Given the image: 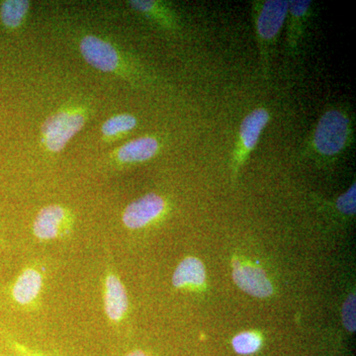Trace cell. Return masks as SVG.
<instances>
[{"label": "cell", "mask_w": 356, "mask_h": 356, "mask_svg": "<svg viewBox=\"0 0 356 356\" xmlns=\"http://www.w3.org/2000/svg\"><path fill=\"white\" fill-rule=\"evenodd\" d=\"M343 325L348 331L355 332V294H350L346 300L343 307Z\"/></svg>", "instance_id": "cell-19"}, {"label": "cell", "mask_w": 356, "mask_h": 356, "mask_svg": "<svg viewBox=\"0 0 356 356\" xmlns=\"http://www.w3.org/2000/svg\"><path fill=\"white\" fill-rule=\"evenodd\" d=\"M81 55L89 65L102 72H113L119 67V55L111 44L95 36L84 37L81 42Z\"/></svg>", "instance_id": "cell-9"}, {"label": "cell", "mask_w": 356, "mask_h": 356, "mask_svg": "<svg viewBox=\"0 0 356 356\" xmlns=\"http://www.w3.org/2000/svg\"><path fill=\"white\" fill-rule=\"evenodd\" d=\"M86 118L83 114L60 112L47 119L42 126L44 144L49 151H62L69 140L83 127Z\"/></svg>", "instance_id": "cell-4"}, {"label": "cell", "mask_w": 356, "mask_h": 356, "mask_svg": "<svg viewBox=\"0 0 356 356\" xmlns=\"http://www.w3.org/2000/svg\"><path fill=\"white\" fill-rule=\"evenodd\" d=\"M252 7L262 70L267 76L274 47L286 23L289 0H257L252 2Z\"/></svg>", "instance_id": "cell-2"}, {"label": "cell", "mask_w": 356, "mask_h": 356, "mask_svg": "<svg viewBox=\"0 0 356 356\" xmlns=\"http://www.w3.org/2000/svg\"><path fill=\"white\" fill-rule=\"evenodd\" d=\"M166 208L165 199L156 193H149L129 204L122 214L126 228H145L163 214Z\"/></svg>", "instance_id": "cell-6"}, {"label": "cell", "mask_w": 356, "mask_h": 356, "mask_svg": "<svg viewBox=\"0 0 356 356\" xmlns=\"http://www.w3.org/2000/svg\"><path fill=\"white\" fill-rule=\"evenodd\" d=\"M6 343L13 348L14 353H17L19 356H46L43 353L36 350H32L29 346L18 343L10 337H7Z\"/></svg>", "instance_id": "cell-20"}, {"label": "cell", "mask_w": 356, "mask_h": 356, "mask_svg": "<svg viewBox=\"0 0 356 356\" xmlns=\"http://www.w3.org/2000/svg\"><path fill=\"white\" fill-rule=\"evenodd\" d=\"M103 304L106 317L117 324L124 320L128 313L127 290L115 271L107 273L103 281Z\"/></svg>", "instance_id": "cell-8"}, {"label": "cell", "mask_w": 356, "mask_h": 356, "mask_svg": "<svg viewBox=\"0 0 356 356\" xmlns=\"http://www.w3.org/2000/svg\"><path fill=\"white\" fill-rule=\"evenodd\" d=\"M2 243H3V240H2L1 236H0V252H1Z\"/></svg>", "instance_id": "cell-22"}, {"label": "cell", "mask_w": 356, "mask_h": 356, "mask_svg": "<svg viewBox=\"0 0 356 356\" xmlns=\"http://www.w3.org/2000/svg\"><path fill=\"white\" fill-rule=\"evenodd\" d=\"M233 266L234 281L243 291L257 298H266L273 294V285L261 268L243 266L238 261H234Z\"/></svg>", "instance_id": "cell-10"}, {"label": "cell", "mask_w": 356, "mask_h": 356, "mask_svg": "<svg viewBox=\"0 0 356 356\" xmlns=\"http://www.w3.org/2000/svg\"><path fill=\"white\" fill-rule=\"evenodd\" d=\"M353 117L344 107L325 109L307 142L306 153L320 161H336L355 139Z\"/></svg>", "instance_id": "cell-1"}, {"label": "cell", "mask_w": 356, "mask_h": 356, "mask_svg": "<svg viewBox=\"0 0 356 356\" xmlns=\"http://www.w3.org/2000/svg\"><path fill=\"white\" fill-rule=\"evenodd\" d=\"M159 149V140L147 136L123 145L117 152V158L123 163H144L153 159Z\"/></svg>", "instance_id": "cell-12"}, {"label": "cell", "mask_w": 356, "mask_h": 356, "mask_svg": "<svg viewBox=\"0 0 356 356\" xmlns=\"http://www.w3.org/2000/svg\"><path fill=\"white\" fill-rule=\"evenodd\" d=\"M336 209L344 216H355L356 211V185L355 181L348 188V191L337 197Z\"/></svg>", "instance_id": "cell-18"}, {"label": "cell", "mask_w": 356, "mask_h": 356, "mask_svg": "<svg viewBox=\"0 0 356 356\" xmlns=\"http://www.w3.org/2000/svg\"><path fill=\"white\" fill-rule=\"evenodd\" d=\"M129 3L136 11L153 18L159 24L166 26V27L170 28V29L177 25L173 14L158 1L133 0V1L129 2Z\"/></svg>", "instance_id": "cell-14"}, {"label": "cell", "mask_w": 356, "mask_h": 356, "mask_svg": "<svg viewBox=\"0 0 356 356\" xmlns=\"http://www.w3.org/2000/svg\"><path fill=\"white\" fill-rule=\"evenodd\" d=\"M312 6L313 2L311 0H289L286 17V47L292 55L299 50L307 23L311 17Z\"/></svg>", "instance_id": "cell-11"}, {"label": "cell", "mask_w": 356, "mask_h": 356, "mask_svg": "<svg viewBox=\"0 0 356 356\" xmlns=\"http://www.w3.org/2000/svg\"><path fill=\"white\" fill-rule=\"evenodd\" d=\"M270 119V112L266 107H257L243 119L232 154L234 172H238L247 163L250 154L259 145L262 133L268 126Z\"/></svg>", "instance_id": "cell-3"}, {"label": "cell", "mask_w": 356, "mask_h": 356, "mask_svg": "<svg viewBox=\"0 0 356 356\" xmlns=\"http://www.w3.org/2000/svg\"><path fill=\"white\" fill-rule=\"evenodd\" d=\"M125 356H149L147 355L145 351L140 350H136L131 351V353H127Z\"/></svg>", "instance_id": "cell-21"}, {"label": "cell", "mask_w": 356, "mask_h": 356, "mask_svg": "<svg viewBox=\"0 0 356 356\" xmlns=\"http://www.w3.org/2000/svg\"><path fill=\"white\" fill-rule=\"evenodd\" d=\"M137 124V118L133 115H116L103 124L102 133L105 137H116L122 134L131 132Z\"/></svg>", "instance_id": "cell-16"}, {"label": "cell", "mask_w": 356, "mask_h": 356, "mask_svg": "<svg viewBox=\"0 0 356 356\" xmlns=\"http://www.w3.org/2000/svg\"><path fill=\"white\" fill-rule=\"evenodd\" d=\"M72 217L69 211L60 205L46 206L33 222V235L42 242L65 238L72 232Z\"/></svg>", "instance_id": "cell-5"}, {"label": "cell", "mask_w": 356, "mask_h": 356, "mask_svg": "<svg viewBox=\"0 0 356 356\" xmlns=\"http://www.w3.org/2000/svg\"><path fill=\"white\" fill-rule=\"evenodd\" d=\"M29 1L22 0H7L0 7V18L8 28L19 27L29 10Z\"/></svg>", "instance_id": "cell-15"}, {"label": "cell", "mask_w": 356, "mask_h": 356, "mask_svg": "<svg viewBox=\"0 0 356 356\" xmlns=\"http://www.w3.org/2000/svg\"><path fill=\"white\" fill-rule=\"evenodd\" d=\"M44 286V275L36 267H25L9 287V297L20 308H31L38 301Z\"/></svg>", "instance_id": "cell-7"}, {"label": "cell", "mask_w": 356, "mask_h": 356, "mask_svg": "<svg viewBox=\"0 0 356 356\" xmlns=\"http://www.w3.org/2000/svg\"><path fill=\"white\" fill-rule=\"evenodd\" d=\"M0 356H4V355H0Z\"/></svg>", "instance_id": "cell-23"}, {"label": "cell", "mask_w": 356, "mask_h": 356, "mask_svg": "<svg viewBox=\"0 0 356 356\" xmlns=\"http://www.w3.org/2000/svg\"><path fill=\"white\" fill-rule=\"evenodd\" d=\"M261 346V337L254 332H245L234 337L233 346L236 353L240 355H252Z\"/></svg>", "instance_id": "cell-17"}, {"label": "cell", "mask_w": 356, "mask_h": 356, "mask_svg": "<svg viewBox=\"0 0 356 356\" xmlns=\"http://www.w3.org/2000/svg\"><path fill=\"white\" fill-rule=\"evenodd\" d=\"M205 268L202 262L195 257H187L175 269L172 284L175 288L199 286L205 281Z\"/></svg>", "instance_id": "cell-13"}]
</instances>
